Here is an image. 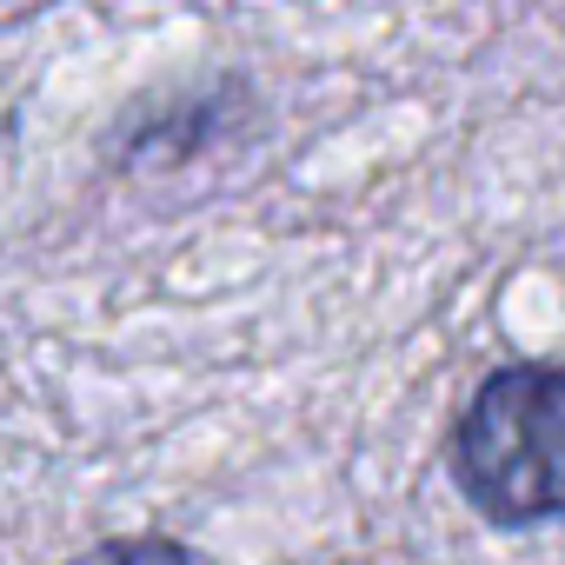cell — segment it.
<instances>
[{
	"mask_svg": "<svg viewBox=\"0 0 565 565\" xmlns=\"http://www.w3.org/2000/svg\"><path fill=\"white\" fill-rule=\"evenodd\" d=\"M74 565H200V558L180 552V545H167V539H120V545H94Z\"/></svg>",
	"mask_w": 565,
	"mask_h": 565,
	"instance_id": "7a4b0ae2",
	"label": "cell"
},
{
	"mask_svg": "<svg viewBox=\"0 0 565 565\" xmlns=\"http://www.w3.org/2000/svg\"><path fill=\"white\" fill-rule=\"evenodd\" d=\"M452 479L492 525L565 512V366L492 373L452 433Z\"/></svg>",
	"mask_w": 565,
	"mask_h": 565,
	"instance_id": "6da1fadb",
	"label": "cell"
}]
</instances>
